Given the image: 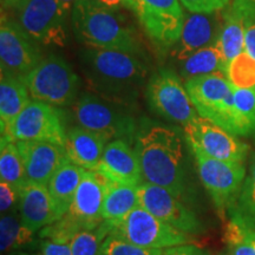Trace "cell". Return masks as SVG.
<instances>
[{
  "label": "cell",
  "instance_id": "cell-44",
  "mask_svg": "<svg viewBox=\"0 0 255 255\" xmlns=\"http://www.w3.org/2000/svg\"><path fill=\"white\" fill-rule=\"evenodd\" d=\"M124 2L129 8H133V5H135V0H124Z\"/></svg>",
  "mask_w": 255,
  "mask_h": 255
},
{
  "label": "cell",
  "instance_id": "cell-4",
  "mask_svg": "<svg viewBox=\"0 0 255 255\" xmlns=\"http://www.w3.org/2000/svg\"><path fill=\"white\" fill-rule=\"evenodd\" d=\"M110 180L96 170H85L75 199L63 218L43 229L40 237L70 244L77 233L94 229L103 223L102 206Z\"/></svg>",
  "mask_w": 255,
  "mask_h": 255
},
{
  "label": "cell",
  "instance_id": "cell-27",
  "mask_svg": "<svg viewBox=\"0 0 255 255\" xmlns=\"http://www.w3.org/2000/svg\"><path fill=\"white\" fill-rule=\"evenodd\" d=\"M231 221L255 232V155L240 193L228 208Z\"/></svg>",
  "mask_w": 255,
  "mask_h": 255
},
{
  "label": "cell",
  "instance_id": "cell-8",
  "mask_svg": "<svg viewBox=\"0 0 255 255\" xmlns=\"http://www.w3.org/2000/svg\"><path fill=\"white\" fill-rule=\"evenodd\" d=\"M110 227V234H116L136 246L150 250H167L193 242L190 234L161 221L141 206Z\"/></svg>",
  "mask_w": 255,
  "mask_h": 255
},
{
  "label": "cell",
  "instance_id": "cell-35",
  "mask_svg": "<svg viewBox=\"0 0 255 255\" xmlns=\"http://www.w3.org/2000/svg\"><path fill=\"white\" fill-rule=\"evenodd\" d=\"M184 8L190 13L212 14L227 8L231 0H180Z\"/></svg>",
  "mask_w": 255,
  "mask_h": 255
},
{
  "label": "cell",
  "instance_id": "cell-20",
  "mask_svg": "<svg viewBox=\"0 0 255 255\" xmlns=\"http://www.w3.org/2000/svg\"><path fill=\"white\" fill-rule=\"evenodd\" d=\"M20 221L33 233L57 221L55 206L46 184L26 182L20 190Z\"/></svg>",
  "mask_w": 255,
  "mask_h": 255
},
{
  "label": "cell",
  "instance_id": "cell-18",
  "mask_svg": "<svg viewBox=\"0 0 255 255\" xmlns=\"http://www.w3.org/2000/svg\"><path fill=\"white\" fill-rule=\"evenodd\" d=\"M95 170L111 182L131 186L143 183V174L137 152L130 143L123 139H114L108 143Z\"/></svg>",
  "mask_w": 255,
  "mask_h": 255
},
{
  "label": "cell",
  "instance_id": "cell-29",
  "mask_svg": "<svg viewBox=\"0 0 255 255\" xmlns=\"http://www.w3.org/2000/svg\"><path fill=\"white\" fill-rule=\"evenodd\" d=\"M33 234L14 215H2L0 221L1 252L5 253L26 246L33 240Z\"/></svg>",
  "mask_w": 255,
  "mask_h": 255
},
{
  "label": "cell",
  "instance_id": "cell-40",
  "mask_svg": "<svg viewBox=\"0 0 255 255\" xmlns=\"http://www.w3.org/2000/svg\"><path fill=\"white\" fill-rule=\"evenodd\" d=\"M232 5L245 17L255 15V0H233Z\"/></svg>",
  "mask_w": 255,
  "mask_h": 255
},
{
  "label": "cell",
  "instance_id": "cell-15",
  "mask_svg": "<svg viewBox=\"0 0 255 255\" xmlns=\"http://www.w3.org/2000/svg\"><path fill=\"white\" fill-rule=\"evenodd\" d=\"M138 197L142 208L171 227L190 235L203 231L202 223L195 213L165 188L143 182L138 186Z\"/></svg>",
  "mask_w": 255,
  "mask_h": 255
},
{
  "label": "cell",
  "instance_id": "cell-24",
  "mask_svg": "<svg viewBox=\"0 0 255 255\" xmlns=\"http://www.w3.org/2000/svg\"><path fill=\"white\" fill-rule=\"evenodd\" d=\"M138 206V186L110 181L102 206V219L109 225H115Z\"/></svg>",
  "mask_w": 255,
  "mask_h": 255
},
{
  "label": "cell",
  "instance_id": "cell-12",
  "mask_svg": "<svg viewBox=\"0 0 255 255\" xmlns=\"http://www.w3.org/2000/svg\"><path fill=\"white\" fill-rule=\"evenodd\" d=\"M183 132L190 148L200 149L210 157L244 163L250 152V146L238 136L199 115L183 126Z\"/></svg>",
  "mask_w": 255,
  "mask_h": 255
},
{
  "label": "cell",
  "instance_id": "cell-45",
  "mask_svg": "<svg viewBox=\"0 0 255 255\" xmlns=\"http://www.w3.org/2000/svg\"><path fill=\"white\" fill-rule=\"evenodd\" d=\"M219 255H231V254H229V253H228V252H227V253H220Z\"/></svg>",
  "mask_w": 255,
  "mask_h": 255
},
{
  "label": "cell",
  "instance_id": "cell-10",
  "mask_svg": "<svg viewBox=\"0 0 255 255\" xmlns=\"http://www.w3.org/2000/svg\"><path fill=\"white\" fill-rule=\"evenodd\" d=\"M146 98L156 114L171 122L186 126L197 116L182 78L169 69H161L146 84Z\"/></svg>",
  "mask_w": 255,
  "mask_h": 255
},
{
  "label": "cell",
  "instance_id": "cell-9",
  "mask_svg": "<svg viewBox=\"0 0 255 255\" xmlns=\"http://www.w3.org/2000/svg\"><path fill=\"white\" fill-rule=\"evenodd\" d=\"M190 149L195 157L201 182L209 193L216 209L223 215L240 193L247 176L246 167L239 162L210 157L194 146Z\"/></svg>",
  "mask_w": 255,
  "mask_h": 255
},
{
  "label": "cell",
  "instance_id": "cell-34",
  "mask_svg": "<svg viewBox=\"0 0 255 255\" xmlns=\"http://www.w3.org/2000/svg\"><path fill=\"white\" fill-rule=\"evenodd\" d=\"M234 101L247 135L255 133V91L234 89Z\"/></svg>",
  "mask_w": 255,
  "mask_h": 255
},
{
  "label": "cell",
  "instance_id": "cell-26",
  "mask_svg": "<svg viewBox=\"0 0 255 255\" xmlns=\"http://www.w3.org/2000/svg\"><path fill=\"white\" fill-rule=\"evenodd\" d=\"M227 72V64L221 51L215 45L203 47L195 53H193L187 59L182 60L181 65V77L188 79L200 77V76L214 75V73H222L226 75Z\"/></svg>",
  "mask_w": 255,
  "mask_h": 255
},
{
  "label": "cell",
  "instance_id": "cell-5",
  "mask_svg": "<svg viewBox=\"0 0 255 255\" xmlns=\"http://www.w3.org/2000/svg\"><path fill=\"white\" fill-rule=\"evenodd\" d=\"M186 88L196 113L235 136H248L237 109L234 89L226 75L200 76L188 79Z\"/></svg>",
  "mask_w": 255,
  "mask_h": 255
},
{
  "label": "cell",
  "instance_id": "cell-22",
  "mask_svg": "<svg viewBox=\"0 0 255 255\" xmlns=\"http://www.w3.org/2000/svg\"><path fill=\"white\" fill-rule=\"evenodd\" d=\"M84 173L85 169L66 159L51 177L47 188L55 206L57 221L63 218L71 207Z\"/></svg>",
  "mask_w": 255,
  "mask_h": 255
},
{
  "label": "cell",
  "instance_id": "cell-31",
  "mask_svg": "<svg viewBox=\"0 0 255 255\" xmlns=\"http://www.w3.org/2000/svg\"><path fill=\"white\" fill-rule=\"evenodd\" d=\"M110 233L111 227L108 222H103L94 229L77 233L70 242L72 255H98L104 239Z\"/></svg>",
  "mask_w": 255,
  "mask_h": 255
},
{
  "label": "cell",
  "instance_id": "cell-43",
  "mask_svg": "<svg viewBox=\"0 0 255 255\" xmlns=\"http://www.w3.org/2000/svg\"><path fill=\"white\" fill-rule=\"evenodd\" d=\"M96 1L100 2L104 7L111 9V11H115V9L121 7L122 5H126L124 0H96Z\"/></svg>",
  "mask_w": 255,
  "mask_h": 255
},
{
  "label": "cell",
  "instance_id": "cell-36",
  "mask_svg": "<svg viewBox=\"0 0 255 255\" xmlns=\"http://www.w3.org/2000/svg\"><path fill=\"white\" fill-rule=\"evenodd\" d=\"M20 200V191L11 184L0 181V209L1 214L8 212Z\"/></svg>",
  "mask_w": 255,
  "mask_h": 255
},
{
  "label": "cell",
  "instance_id": "cell-13",
  "mask_svg": "<svg viewBox=\"0 0 255 255\" xmlns=\"http://www.w3.org/2000/svg\"><path fill=\"white\" fill-rule=\"evenodd\" d=\"M68 131L62 114L53 105L31 100L14 121L8 138L18 141H44L64 146Z\"/></svg>",
  "mask_w": 255,
  "mask_h": 255
},
{
  "label": "cell",
  "instance_id": "cell-42",
  "mask_svg": "<svg viewBox=\"0 0 255 255\" xmlns=\"http://www.w3.org/2000/svg\"><path fill=\"white\" fill-rule=\"evenodd\" d=\"M27 1L28 0H1V4L2 7L19 9V11H20V9L26 5Z\"/></svg>",
  "mask_w": 255,
  "mask_h": 255
},
{
  "label": "cell",
  "instance_id": "cell-23",
  "mask_svg": "<svg viewBox=\"0 0 255 255\" xmlns=\"http://www.w3.org/2000/svg\"><path fill=\"white\" fill-rule=\"evenodd\" d=\"M31 101L24 79L1 75L0 81V129L7 137L14 121Z\"/></svg>",
  "mask_w": 255,
  "mask_h": 255
},
{
  "label": "cell",
  "instance_id": "cell-6",
  "mask_svg": "<svg viewBox=\"0 0 255 255\" xmlns=\"http://www.w3.org/2000/svg\"><path fill=\"white\" fill-rule=\"evenodd\" d=\"M78 127L103 133L110 141L123 139L131 143L137 135V122L121 103L85 92L79 95L71 108Z\"/></svg>",
  "mask_w": 255,
  "mask_h": 255
},
{
  "label": "cell",
  "instance_id": "cell-3",
  "mask_svg": "<svg viewBox=\"0 0 255 255\" xmlns=\"http://www.w3.org/2000/svg\"><path fill=\"white\" fill-rule=\"evenodd\" d=\"M71 24L76 39L87 49L138 51L131 28L96 0H78L72 7Z\"/></svg>",
  "mask_w": 255,
  "mask_h": 255
},
{
  "label": "cell",
  "instance_id": "cell-33",
  "mask_svg": "<svg viewBox=\"0 0 255 255\" xmlns=\"http://www.w3.org/2000/svg\"><path fill=\"white\" fill-rule=\"evenodd\" d=\"M165 251L136 246L119 235L109 234L104 239L98 255H164Z\"/></svg>",
  "mask_w": 255,
  "mask_h": 255
},
{
  "label": "cell",
  "instance_id": "cell-32",
  "mask_svg": "<svg viewBox=\"0 0 255 255\" xmlns=\"http://www.w3.org/2000/svg\"><path fill=\"white\" fill-rule=\"evenodd\" d=\"M231 255H255V232L229 221L225 233Z\"/></svg>",
  "mask_w": 255,
  "mask_h": 255
},
{
  "label": "cell",
  "instance_id": "cell-7",
  "mask_svg": "<svg viewBox=\"0 0 255 255\" xmlns=\"http://www.w3.org/2000/svg\"><path fill=\"white\" fill-rule=\"evenodd\" d=\"M31 100L53 107L72 105L78 97L79 77L62 57H44L24 78Z\"/></svg>",
  "mask_w": 255,
  "mask_h": 255
},
{
  "label": "cell",
  "instance_id": "cell-28",
  "mask_svg": "<svg viewBox=\"0 0 255 255\" xmlns=\"http://www.w3.org/2000/svg\"><path fill=\"white\" fill-rule=\"evenodd\" d=\"M0 178L20 191L26 183L20 152L13 139L1 136L0 142Z\"/></svg>",
  "mask_w": 255,
  "mask_h": 255
},
{
  "label": "cell",
  "instance_id": "cell-41",
  "mask_svg": "<svg viewBox=\"0 0 255 255\" xmlns=\"http://www.w3.org/2000/svg\"><path fill=\"white\" fill-rule=\"evenodd\" d=\"M78 0H59V5H60V12H62L64 18H68L69 13H71L72 7L75 6L76 2Z\"/></svg>",
  "mask_w": 255,
  "mask_h": 255
},
{
  "label": "cell",
  "instance_id": "cell-25",
  "mask_svg": "<svg viewBox=\"0 0 255 255\" xmlns=\"http://www.w3.org/2000/svg\"><path fill=\"white\" fill-rule=\"evenodd\" d=\"M245 20L246 17L231 5L223 13L221 30L215 45L221 51L226 64L245 51Z\"/></svg>",
  "mask_w": 255,
  "mask_h": 255
},
{
  "label": "cell",
  "instance_id": "cell-30",
  "mask_svg": "<svg viewBox=\"0 0 255 255\" xmlns=\"http://www.w3.org/2000/svg\"><path fill=\"white\" fill-rule=\"evenodd\" d=\"M226 77L233 89L255 91V58L244 51L228 64Z\"/></svg>",
  "mask_w": 255,
  "mask_h": 255
},
{
  "label": "cell",
  "instance_id": "cell-14",
  "mask_svg": "<svg viewBox=\"0 0 255 255\" xmlns=\"http://www.w3.org/2000/svg\"><path fill=\"white\" fill-rule=\"evenodd\" d=\"M43 59L36 41L19 23L2 19L0 27L1 75L24 79Z\"/></svg>",
  "mask_w": 255,
  "mask_h": 255
},
{
  "label": "cell",
  "instance_id": "cell-2",
  "mask_svg": "<svg viewBox=\"0 0 255 255\" xmlns=\"http://www.w3.org/2000/svg\"><path fill=\"white\" fill-rule=\"evenodd\" d=\"M79 57L95 90L101 97L116 103L136 96L148 71L137 53L128 51L85 47Z\"/></svg>",
  "mask_w": 255,
  "mask_h": 255
},
{
  "label": "cell",
  "instance_id": "cell-17",
  "mask_svg": "<svg viewBox=\"0 0 255 255\" xmlns=\"http://www.w3.org/2000/svg\"><path fill=\"white\" fill-rule=\"evenodd\" d=\"M26 182L49 184L57 169L68 159L65 148L44 141H18Z\"/></svg>",
  "mask_w": 255,
  "mask_h": 255
},
{
  "label": "cell",
  "instance_id": "cell-21",
  "mask_svg": "<svg viewBox=\"0 0 255 255\" xmlns=\"http://www.w3.org/2000/svg\"><path fill=\"white\" fill-rule=\"evenodd\" d=\"M109 142L103 133L77 126L68 130L64 148L69 161L85 170H95Z\"/></svg>",
  "mask_w": 255,
  "mask_h": 255
},
{
  "label": "cell",
  "instance_id": "cell-38",
  "mask_svg": "<svg viewBox=\"0 0 255 255\" xmlns=\"http://www.w3.org/2000/svg\"><path fill=\"white\" fill-rule=\"evenodd\" d=\"M43 255H72L70 244H62L47 239L41 244Z\"/></svg>",
  "mask_w": 255,
  "mask_h": 255
},
{
  "label": "cell",
  "instance_id": "cell-11",
  "mask_svg": "<svg viewBox=\"0 0 255 255\" xmlns=\"http://www.w3.org/2000/svg\"><path fill=\"white\" fill-rule=\"evenodd\" d=\"M132 9L156 45L170 47L180 40L186 19L180 0H135Z\"/></svg>",
  "mask_w": 255,
  "mask_h": 255
},
{
  "label": "cell",
  "instance_id": "cell-1",
  "mask_svg": "<svg viewBox=\"0 0 255 255\" xmlns=\"http://www.w3.org/2000/svg\"><path fill=\"white\" fill-rule=\"evenodd\" d=\"M135 150L144 182L165 188L178 199L186 191L183 138L173 127L143 124Z\"/></svg>",
  "mask_w": 255,
  "mask_h": 255
},
{
  "label": "cell",
  "instance_id": "cell-19",
  "mask_svg": "<svg viewBox=\"0 0 255 255\" xmlns=\"http://www.w3.org/2000/svg\"><path fill=\"white\" fill-rule=\"evenodd\" d=\"M216 13L205 14L189 12L186 14L181 38L174 45L173 57L175 59L182 62L196 51L214 45L222 25Z\"/></svg>",
  "mask_w": 255,
  "mask_h": 255
},
{
  "label": "cell",
  "instance_id": "cell-37",
  "mask_svg": "<svg viewBox=\"0 0 255 255\" xmlns=\"http://www.w3.org/2000/svg\"><path fill=\"white\" fill-rule=\"evenodd\" d=\"M245 51L255 58V15L245 20Z\"/></svg>",
  "mask_w": 255,
  "mask_h": 255
},
{
  "label": "cell",
  "instance_id": "cell-39",
  "mask_svg": "<svg viewBox=\"0 0 255 255\" xmlns=\"http://www.w3.org/2000/svg\"><path fill=\"white\" fill-rule=\"evenodd\" d=\"M164 255H210L208 251L205 248H201L195 245H182V246H176L167 248Z\"/></svg>",
  "mask_w": 255,
  "mask_h": 255
},
{
  "label": "cell",
  "instance_id": "cell-16",
  "mask_svg": "<svg viewBox=\"0 0 255 255\" xmlns=\"http://www.w3.org/2000/svg\"><path fill=\"white\" fill-rule=\"evenodd\" d=\"M19 12V24L36 43L65 45L66 19L60 12L59 0H28Z\"/></svg>",
  "mask_w": 255,
  "mask_h": 255
}]
</instances>
